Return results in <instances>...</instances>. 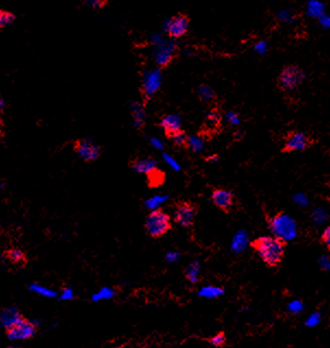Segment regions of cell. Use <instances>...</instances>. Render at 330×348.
<instances>
[{
    "instance_id": "f546056e",
    "label": "cell",
    "mask_w": 330,
    "mask_h": 348,
    "mask_svg": "<svg viewBox=\"0 0 330 348\" xmlns=\"http://www.w3.org/2000/svg\"><path fill=\"white\" fill-rule=\"evenodd\" d=\"M163 41H164L163 36L161 35V34H159V33H156V34H153V35L151 36V43H152L153 45H155V46L161 44Z\"/></svg>"
},
{
    "instance_id": "5bb4252c",
    "label": "cell",
    "mask_w": 330,
    "mask_h": 348,
    "mask_svg": "<svg viewBox=\"0 0 330 348\" xmlns=\"http://www.w3.org/2000/svg\"><path fill=\"white\" fill-rule=\"evenodd\" d=\"M129 166L138 173H145L147 175L155 172L157 170V162L152 158L135 159L129 162Z\"/></svg>"
},
{
    "instance_id": "d6986e66",
    "label": "cell",
    "mask_w": 330,
    "mask_h": 348,
    "mask_svg": "<svg viewBox=\"0 0 330 348\" xmlns=\"http://www.w3.org/2000/svg\"><path fill=\"white\" fill-rule=\"evenodd\" d=\"M133 113L135 118V123L136 126H141L144 122V112L142 106L138 103L133 104Z\"/></svg>"
},
{
    "instance_id": "52a82bcc",
    "label": "cell",
    "mask_w": 330,
    "mask_h": 348,
    "mask_svg": "<svg viewBox=\"0 0 330 348\" xmlns=\"http://www.w3.org/2000/svg\"><path fill=\"white\" fill-rule=\"evenodd\" d=\"M162 83V74L159 69H150L143 74L142 92L145 100H150L159 91Z\"/></svg>"
},
{
    "instance_id": "1f68e13d",
    "label": "cell",
    "mask_w": 330,
    "mask_h": 348,
    "mask_svg": "<svg viewBox=\"0 0 330 348\" xmlns=\"http://www.w3.org/2000/svg\"><path fill=\"white\" fill-rule=\"evenodd\" d=\"M5 107H6L5 100H4V98L2 97V95H0V119H2V116H3V114H4Z\"/></svg>"
},
{
    "instance_id": "f1b7e54d",
    "label": "cell",
    "mask_w": 330,
    "mask_h": 348,
    "mask_svg": "<svg viewBox=\"0 0 330 348\" xmlns=\"http://www.w3.org/2000/svg\"><path fill=\"white\" fill-rule=\"evenodd\" d=\"M226 120L229 123H231L232 125H237L240 123V118L235 112H229L226 114Z\"/></svg>"
},
{
    "instance_id": "cb8c5ba5",
    "label": "cell",
    "mask_w": 330,
    "mask_h": 348,
    "mask_svg": "<svg viewBox=\"0 0 330 348\" xmlns=\"http://www.w3.org/2000/svg\"><path fill=\"white\" fill-rule=\"evenodd\" d=\"M186 278L190 281V283L196 284L197 283V276H198V265H190L188 269L186 270Z\"/></svg>"
},
{
    "instance_id": "484cf974",
    "label": "cell",
    "mask_w": 330,
    "mask_h": 348,
    "mask_svg": "<svg viewBox=\"0 0 330 348\" xmlns=\"http://www.w3.org/2000/svg\"><path fill=\"white\" fill-rule=\"evenodd\" d=\"M268 49H269V45H268L266 41H259L255 45V52L260 54V55H264V54H266L268 52Z\"/></svg>"
},
{
    "instance_id": "ac0fdd59",
    "label": "cell",
    "mask_w": 330,
    "mask_h": 348,
    "mask_svg": "<svg viewBox=\"0 0 330 348\" xmlns=\"http://www.w3.org/2000/svg\"><path fill=\"white\" fill-rule=\"evenodd\" d=\"M207 342H208L209 344H211L214 347H219V348L224 347L226 345L225 333H224V332H219V333H217L214 336L207 339Z\"/></svg>"
},
{
    "instance_id": "4dcf8cb0",
    "label": "cell",
    "mask_w": 330,
    "mask_h": 348,
    "mask_svg": "<svg viewBox=\"0 0 330 348\" xmlns=\"http://www.w3.org/2000/svg\"><path fill=\"white\" fill-rule=\"evenodd\" d=\"M319 22L324 28L330 29V17H329V15H326V14L323 15V17L319 19Z\"/></svg>"
},
{
    "instance_id": "8992f818",
    "label": "cell",
    "mask_w": 330,
    "mask_h": 348,
    "mask_svg": "<svg viewBox=\"0 0 330 348\" xmlns=\"http://www.w3.org/2000/svg\"><path fill=\"white\" fill-rule=\"evenodd\" d=\"M304 73L302 69L294 66L287 67L282 71L279 77V83L280 87L286 91H293L295 90L302 81L304 80Z\"/></svg>"
},
{
    "instance_id": "83f0119b",
    "label": "cell",
    "mask_w": 330,
    "mask_h": 348,
    "mask_svg": "<svg viewBox=\"0 0 330 348\" xmlns=\"http://www.w3.org/2000/svg\"><path fill=\"white\" fill-rule=\"evenodd\" d=\"M321 242H323L327 246V249L330 251V226L327 227L323 232V235H321Z\"/></svg>"
},
{
    "instance_id": "44dd1931",
    "label": "cell",
    "mask_w": 330,
    "mask_h": 348,
    "mask_svg": "<svg viewBox=\"0 0 330 348\" xmlns=\"http://www.w3.org/2000/svg\"><path fill=\"white\" fill-rule=\"evenodd\" d=\"M219 123H220V115H219V113L216 110L211 111L208 114V116H207V119H206L207 126H208L210 129H213V128H216L219 125Z\"/></svg>"
},
{
    "instance_id": "603a6c76",
    "label": "cell",
    "mask_w": 330,
    "mask_h": 348,
    "mask_svg": "<svg viewBox=\"0 0 330 348\" xmlns=\"http://www.w3.org/2000/svg\"><path fill=\"white\" fill-rule=\"evenodd\" d=\"M188 148H191L194 151H198L202 148V142L200 138L196 136L188 137Z\"/></svg>"
},
{
    "instance_id": "9c48e42d",
    "label": "cell",
    "mask_w": 330,
    "mask_h": 348,
    "mask_svg": "<svg viewBox=\"0 0 330 348\" xmlns=\"http://www.w3.org/2000/svg\"><path fill=\"white\" fill-rule=\"evenodd\" d=\"M312 146L310 137L302 133V131H292L287 138L282 152H293V151H304Z\"/></svg>"
},
{
    "instance_id": "2e32d148",
    "label": "cell",
    "mask_w": 330,
    "mask_h": 348,
    "mask_svg": "<svg viewBox=\"0 0 330 348\" xmlns=\"http://www.w3.org/2000/svg\"><path fill=\"white\" fill-rule=\"evenodd\" d=\"M188 137L186 135L185 131H183L182 129L177 133H175L174 135L171 136L170 139H172L173 144L176 147H184V148H188Z\"/></svg>"
},
{
    "instance_id": "e0dca14e",
    "label": "cell",
    "mask_w": 330,
    "mask_h": 348,
    "mask_svg": "<svg viewBox=\"0 0 330 348\" xmlns=\"http://www.w3.org/2000/svg\"><path fill=\"white\" fill-rule=\"evenodd\" d=\"M15 19L17 18H15L14 13L0 9V29H5L8 26H11Z\"/></svg>"
},
{
    "instance_id": "30bf717a",
    "label": "cell",
    "mask_w": 330,
    "mask_h": 348,
    "mask_svg": "<svg viewBox=\"0 0 330 348\" xmlns=\"http://www.w3.org/2000/svg\"><path fill=\"white\" fill-rule=\"evenodd\" d=\"M211 202L212 204L218 207L219 210H221L223 213L229 214L232 211V208L234 206V194L226 189L222 188H216L213 189L211 192Z\"/></svg>"
},
{
    "instance_id": "7402d4cb",
    "label": "cell",
    "mask_w": 330,
    "mask_h": 348,
    "mask_svg": "<svg viewBox=\"0 0 330 348\" xmlns=\"http://www.w3.org/2000/svg\"><path fill=\"white\" fill-rule=\"evenodd\" d=\"M278 19L281 20L282 22H287V23H291L294 21V13L292 11V9H282L278 12Z\"/></svg>"
},
{
    "instance_id": "6da1fadb",
    "label": "cell",
    "mask_w": 330,
    "mask_h": 348,
    "mask_svg": "<svg viewBox=\"0 0 330 348\" xmlns=\"http://www.w3.org/2000/svg\"><path fill=\"white\" fill-rule=\"evenodd\" d=\"M287 241L274 236L258 237L251 241L250 246L265 264L270 267H277L285 258Z\"/></svg>"
},
{
    "instance_id": "d4e9b609",
    "label": "cell",
    "mask_w": 330,
    "mask_h": 348,
    "mask_svg": "<svg viewBox=\"0 0 330 348\" xmlns=\"http://www.w3.org/2000/svg\"><path fill=\"white\" fill-rule=\"evenodd\" d=\"M8 259H9L11 262L13 263H18L20 261H23L24 260V254H23L20 250H10L9 252H8Z\"/></svg>"
},
{
    "instance_id": "9a60e30c",
    "label": "cell",
    "mask_w": 330,
    "mask_h": 348,
    "mask_svg": "<svg viewBox=\"0 0 330 348\" xmlns=\"http://www.w3.org/2000/svg\"><path fill=\"white\" fill-rule=\"evenodd\" d=\"M306 12L311 18L320 19L325 15V6L319 0H309L308 5H306Z\"/></svg>"
},
{
    "instance_id": "7c38bea8",
    "label": "cell",
    "mask_w": 330,
    "mask_h": 348,
    "mask_svg": "<svg viewBox=\"0 0 330 348\" xmlns=\"http://www.w3.org/2000/svg\"><path fill=\"white\" fill-rule=\"evenodd\" d=\"M188 19L184 15H176L165 22L166 32L172 37L183 36L188 30Z\"/></svg>"
},
{
    "instance_id": "3957f363",
    "label": "cell",
    "mask_w": 330,
    "mask_h": 348,
    "mask_svg": "<svg viewBox=\"0 0 330 348\" xmlns=\"http://www.w3.org/2000/svg\"><path fill=\"white\" fill-rule=\"evenodd\" d=\"M268 225L274 237L285 240V241L292 240L296 236L295 221L283 212H280L268 219Z\"/></svg>"
},
{
    "instance_id": "4316f807",
    "label": "cell",
    "mask_w": 330,
    "mask_h": 348,
    "mask_svg": "<svg viewBox=\"0 0 330 348\" xmlns=\"http://www.w3.org/2000/svg\"><path fill=\"white\" fill-rule=\"evenodd\" d=\"M84 3H86L88 6H90L91 8H94V9H99V8H103L107 0H84Z\"/></svg>"
},
{
    "instance_id": "8fae6325",
    "label": "cell",
    "mask_w": 330,
    "mask_h": 348,
    "mask_svg": "<svg viewBox=\"0 0 330 348\" xmlns=\"http://www.w3.org/2000/svg\"><path fill=\"white\" fill-rule=\"evenodd\" d=\"M176 43L173 41H163L161 44L155 46V60L159 66H166L176 52Z\"/></svg>"
},
{
    "instance_id": "ffe728a7",
    "label": "cell",
    "mask_w": 330,
    "mask_h": 348,
    "mask_svg": "<svg viewBox=\"0 0 330 348\" xmlns=\"http://www.w3.org/2000/svg\"><path fill=\"white\" fill-rule=\"evenodd\" d=\"M198 95L204 101H210L214 97V92L211 89V87L207 86V84H202V86H200L198 89Z\"/></svg>"
},
{
    "instance_id": "ba28073f",
    "label": "cell",
    "mask_w": 330,
    "mask_h": 348,
    "mask_svg": "<svg viewBox=\"0 0 330 348\" xmlns=\"http://www.w3.org/2000/svg\"><path fill=\"white\" fill-rule=\"evenodd\" d=\"M73 150L86 162L95 161L99 157V154H101L99 146L91 142L90 139H78V141H75L73 145Z\"/></svg>"
},
{
    "instance_id": "277c9868",
    "label": "cell",
    "mask_w": 330,
    "mask_h": 348,
    "mask_svg": "<svg viewBox=\"0 0 330 348\" xmlns=\"http://www.w3.org/2000/svg\"><path fill=\"white\" fill-rule=\"evenodd\" d=\"M197 215L198 206L191 200L181 199L174 205V222L181 227H193Z\"/></svg>"
},
{
    "instance_id": "5b68a950",
    "label": "cell",
    "mask_w": 330,
    "mask_h": 348,
    "mask_svg": "<svg viewBox=\"0 0 330 348\" xmlns=\"http://www.w3.org/2000/svg\"><path fill=\"white\" fill-rule=\"evenodd\" d=\"M36 333V327L32 322L22 318L21 315L17 316L7 327V334L12 339H29L32 338Z\"/></svg>"
},
{
    "instance_id": "4fadbf2b",
    "label": "cell",
    "mask_w": 330,
    "mask_h": 348,
    "mask_svg": "<svg viewBox=\"0 0 330 348\" xmlns=\"http://www.w3.org/2000/svg\"><path fill=\"white\" fill-rule=\"evenodd\" d=\"M161 127L164 129L166 136L171 138L172 135L182 129V120L177 114L166 115L161 120Z\"/></svg>"
},
{
    "instance_id": "7a4b0ae2",
    "label": "cell",
    "mask_w": 330,
    "mask_h": 348,
    "mask_svg": "<svg viewBox=\"0 0 330 348\" xmlns=\"http://www.w3.org/2000/svg\"><path fill=\"white\" fill-rule=\"evenodd\" d=\"M172 219L170 215L166 214L161 208L152 211L144 221L145 231L153 239H159L165 236L172 229Z\"/></svg>"
}]
</instances>
